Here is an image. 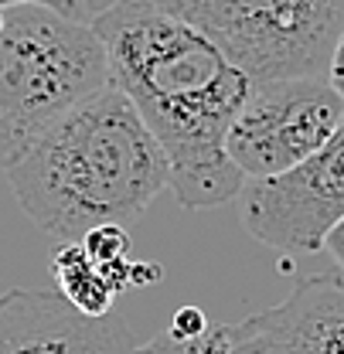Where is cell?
<instances>
[{
	"mask_svg": "<svg viewBox=\"0 0 344 354\" xmlns=\"http://www.w3.org/2000/svg\"><path fill=\"white\" fill-rule=\"evenodd\" d=\"M3 177L24 215L65 245L99 225L140 218L168 187V160L133 102L109 82L35 140Z\"/></svg>",
	"mask_w": 344,
	"mask_h": 354,
	"instance_id": "2",
	"label": "cell"
},
{
	"mask_svg": "<svg viewBox=\"0 0 344 354\" xmlns=\"http://www.w3.org/2000/svg\"><path fill=\"white\" fill-rule=\"evenodd\" d=\"M341 123L344 102L324 79L253 82L228 127L225 150L249 184L273 180L320 153Z\"/></svg>",
	"mask_w": 344,
	"mask_h": 354,
	"instance_id": "5",
	"label": "cell"
},
{
	"mask_svg": "<svg viewBox=\"0 0 344 354\" xmlns=\"http://www.w3.org/2000/svg\"><path fill=\"white\" fill-rule=\"evenodd\" d=\"M0 354H133L123 324L89 320L48 290L0 293Z\"/></svg>",
	"mask_w": 344,
	"mask_h": 354,
	"instance_id": "8",
	"label": "cell"
},
{
	"mask_svg": "<svg viewBox=\"0 0 344 354\" xmlns=\"http://www.w3.org/2000/svg\"><path fill=\"white\" fill-rule=\"evenodd\" d=\"M106 86V48L92 24L38 3L0 7V171Z\"/></svg>",
	"mask_w": 344,
	"mask_h": 354,
	"instance_id": "3",
	"label": "cell"
},
{
	"mask_svg": "<svg viewBox=\"0 0 344 354\" xmlns=\"http://www.w3.org/2000/svg\"><path fill=\"white\" fill-rule=\"evenodd\" d=\"M82 249H86L89 263L96 266L99 272H106L109 266L123 263L129 252V235L123 225H99V228H92L82 235V242H79Z\"/></svg>",
	"mask_w": 344,
	"mask_h": 354,
	"instance_id": "11",
	"label": "cell"
},
{
	"mask_svg": "<svg viewBox=\"0 0 344 354\" xmlns=\"http://www.w3.org/2000/svg\"><path fill=\"white\" fill-rule=\"evenodd\" d=\"M205 35L253 82L324 79L344 0H147Z\"/></svg>",
	"mask_w": 344,
	"mask_h": 354,
	"instance_id": "4",
	"label": "cell"
},
{
	"mask_svg": "<svg viewBox=\"0 0 344 354\" xmlns=\"http://www.w3.org/2000/svg\"><path fill=\"white\" fill-rule=\"evenodd\" d=\"M320 249H327V256L344 269V218L324 235V245H320Z\"/></svg>",
	"mask_w": 344,
	"mask_h": 354,
	"instance_id": "15",
	"label": "cell"
},
{
	"mask_svg": "<svg viewBox=\"0 0 344 354\" xmlns=\"http://www.w3.org/2000/svg\"><path fill=\"white\" fill-rule=\"evenodd\" d=\"M235 354H344V283L314 276L276 304L228 327Z\"/></svg>",
	"mask_w": 344,
	"mask_h": 354,
	"instance_id": "7",
	"label": "cell"
},
{
	"mask_svg": "<svg viewBox=\"0 0 344 354\" xmlns=\"http://www.w3.org/2000/svg\"><path fill=\"white\" fill-rule=\"evenodd\" d=\"M14 3H38V7H48L69 21H79V24H92L89 17V7L86 0H0V7H14Z\"/></svg>",
	"mask_w": 344,
	"mask_h": 354,
	"instance_id": "13",
	"label": "cell"
},
{
	"mask_svg": "<svg viewBox=\"0 0 344 354\" xmlns=\"http://www.w3.org/2000/svg\"><path fill=\"white\" fill-rule=\"evenodd\" d=\"M205 330H208V320H205V313L198 307H181L174 313L171 327H168V334L177 337V341H191V337H198Z\"/></svg>",
	"mask_w": 344,
	"mask_h": 354,
	"instance_id": "12",
	"label": "cell"
},
{
	"mask_svg": "<svg viewBox=\"0 0 344 354\" xmlns=\"http://www.w3.org/2000/svg\"><path fill=\"white\" fill-rule=\"evenodd\" d=\"M242 221L276 252H317L324 235L344 218V123L307 164L273 180L246 184Z\"/></svg>",
	"mask_w": 344,
	"mask_h": 354,
	"instance_id": "6",
	"label": "cell"
},
{
	"mask_svg": "<svg viewBox=\"0 0 344 354\" xmlns=\"http://www.w3.org/2000/svg\"><path fill=\"white\" fill-rule=\"evenodd\" d=\"M324 82L334 88V95L344 102V31H341V38L334 41L331 62H327V72H324Z\"/></svg>",
	"mask_w": 344,
	"mask_h": 354,
	"instance_id": "14",
	"label": "cell"
},
{
	"mask_svg": "<svg viewBox=\"0 0 344 354\" xmlns=\"http://www.w3.org/2000/svg\"><path fill=\"white\" fill-rule=\"evenodd\" d=\"M116 3H120V0H86V7H89V17L96 21L99 14H106V10H109V7H116Z\"/></svg>",
	"mask_w": 344,
	"mask_h": 354,
	"instance_id": "16",
	"label": "cell"
},
{
	"mask_svg": "<svg viewBox=\"0 0 344 354\" xmlns=\"http://www.w3.org/2000/svg\"><path fill=\"white\" fill-rule=\"evenodd\" d=\"M133 354H235V351H232L228 324H208V330L191 337V341H177V337H171L164 330L154 341L133 348Z\"/></svg>",
	"mask_w": 344,
	"mask_h": 354,
	"instance_id": "10",
	"label": "cell"
},
{
	"mask_svg": "<svg viewBox=\"0 0 344 354\" xmlns=\"http://www.w3.org/2000/svg\"><path fill=\"white\" fill-rule=\"evenodd\" d=\"M109 82L140 113L168 160V187L184 208H215L246 191L225 136L253 79L215 44L147 0H120L92 21Z\"/></svg>",
	"mask_w": 344,
	"mask_h": 354,
	"instance_id": "1",
	"label": "cell"
},
{
	"mask_svg": "<svg viewBox=\"0 0 344 354\" xmlns=\"http://www.w3.org/2000/svg\"><path fill=\"white\" fill-rule=\"evenodd\" d=\"M51 272L58 283V297L72 310H79L89 320H106L113 313V286L106 276L89 263L86 249L79 242H65L51 252Z\"/></svg>",
	"mask_w": 344,
	"mask_h": 354,
	"instance_id": "9",
	"label": "cell"
}]
</instances>
